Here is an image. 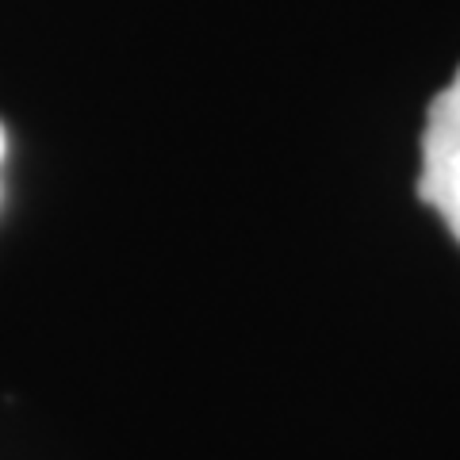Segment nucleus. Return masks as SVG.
Wrapping results in <instances>:
<instances>
[{
    "label": "nucleus",
    "mask_w": 460,
    "mask_h": 460,
    "mask_svg": "<svg viewBox=\"0 0 460 460\" xmlns=\"http://www.w3.org/2000/svg\"><path fill=\"white\" fill-rule=\"evenodd\" d=\"M4 154H8V131H4V123H0V165H4Z\"/></svg>",
    "instance_id": "obj_2"
},
{
    "label": "nucleus",
    "mask_w": 460,
    "mask_h": 460,
    "mask_svg": "<svg viewBox=\"0 0 460 460\" xmlns=\"http://www.w3.org/2000/svg\"><path fill=\"white\" fill-rule=\"evenodd\" d=\"M419 199L441 215L449 234L460 242V66L453 81L429 100L422 131Z\"/></svg>",
    "instance_id": "obj_1"
}]
</instances>
